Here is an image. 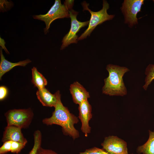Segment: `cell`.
Listing matches in <instances>:
<instances>
[{
	"label": "cell",
	"mask_w": 154,
	"mask_h": 154,
	"mask_svg": "<svg viewBox=\"0 0 154 154\" xmlns=\"http://www.w3.org/2000/svg\"><path fill=\"white\" fill-rule=\"evenodd\" d=\"M26 144L12 141L3 143L0 147V154H6L11 152L17 154L25 147Z\"/></svg>",
	"instance_id": "5bb4252c"
},
{
	"label": "cell",
	"mask_w": 154,
	"mask_h": 154,
	"mask_svg": "<svg viewBox=\"0 0 154 154\" xmlns=\"http://www.w3.org/2000/svg\"><path fill=\"white\" fill-rule=\"evenodd\" d=\"M8 94V90L7 88L4 86L0 87V100H4L7 96Z\"/></svg>",
	"instance_id": "44dd1931"
},
{
	"label": "cell",
	"mask_w": 154,
	"mask_h": 154,
	"mask_svg": "<svg viewBox=\"0 0 154 154\" xmlns=\"http://www.w3.org/2000/svg\"><path fill=\"white\" fill-rule=\"evenodd\" d=\"M56 93L57 100L54 110L50 117L43 119L42 122L47 125L55 124L60 126L64 135H69L74 140L80 136L79 132L74 127L78 122V118L63 105L59 91Z\"/></svg>",
	"instance_id": "6da1fadb"
},
{
	"label": "cell",
	"mask_w": 154,
	"mask_h": 154,
	"mask_svg": "<svg viewBox=\"0 0 154 154\" xmlns=\"http://www.w3.org/2000/svg\"><path fill=\"white\" fill-rule=\"evenodd\" d=\"M146 76L145 79V83L143 86L146 90L149 85L154 80V64H150L147 68L145 72Z\"/></svg>",
	"instance_id": "ac0fdd59"
},
{
	"label": "cell",
	"mask_w": 154,
	"mask_h": 154,
	"mask_svg": "<svg viewBox=\"0 0 154 154\" xmlns=\"http://www.w3.org/2000/svg\"><path fill=\"white\" fill-rule=\"evenodd\" d=\"M34 144L33 146L28 154H36L38 148L41 146L42 136L41 131L39 130L35 131L33 134Z\"/></svg>",
	"instance_id": "e0dca14e"
},
{
	"label": "cell",
	"mask_w": 154,
	"mask_h": 154,
	"mask_svg": "<svg viewBox=\"0 0 154 154\" xmlns=\"http://www.w3.org/2000/svg\"><path fill=\"white\" fill-rule=\"evenodd\" d=\"M37 98L42 105L44 106L55 107L57 102L56 93L52 94L45 88L38 90L36 92Z\"/></svg>",
	"instance_id": "7c38bea8"
},
{
	"label": "cell",
	"mask_w": 154,
	"mask_h": 154,
	"mask_svg": "<svg viewBox=\"0 0 154 154\" xmlns=\"http://www.w3.org/2000/svg\"><path fill=\"white\" fill-rule=\"evenodd\" d=\"M79 119L81 122V130L86 137L91 132L89 121L92 117V107L88 100L79 104L78 107Z\"/></svg>",
	"instance_id": "9c48e42d"
},
{
	"label": "cell",
	"mask_w": 154,
	"mask_h": 154,
	"mask_svg": "<svg viewBox=\"0 0 154 154\" xmlns=\"http://www.w3.org/2000/svg\"><path fill=\"white\" fill-rule=\"evenodd\" d=\"M143 0H125L121 9L124 17L125 23L130 27L138 24L137 13L141 11Z\"/></svg>",
	"instance_id": "52a82bcc"
},
{
	"label": "cell",
	"mask_w": 154,
	"mask_h": 154,
	"mask_svg": "<svg viewBox=\"0 0 154 154\" xmlns=\"http://www.w3.org/2000/svg\"><path fill=\"white\" fill-rule=\"evenodd\" d=\"M71 19V27L68 33L63 37L60 50L64 49L72 43H77L78 41L77 33L80 29L88 25L89 21L82 22L78 21L77 17L78 12L72 9L69 11Z\"/></svg>",
	"instance_id": "8992f818"
},
{
	"label": "cell",
	"mask_w": 154,
	"mask_h": 154,
	"mask_svg": "<svg viewBox=\"0 0 154 154\" xmlns=\"http://www.w3.org/2000/svg\"><path fill=\"white\" fill-rule=\"evenodd\" d=\"M106 69L108 72L109 75L104 80L102 93L110 96H123L126 95L127 91L123 77L129 70L125 67L112 64L107 65Z\"/></svg>",
	"instance_id": "7a4b0ae2"
},
{
	"label": "cell",
	"mask_w": 154,
	"mask_h": 154,
	"mask_svg": "<svg viewBox=\"0 0 154 154\" xmlns=\"http://www.w3.org/2000/svg\"><path fill=\"white\" fill-rule=\"evenodd\" d=\"M69 11L60 0H55L54 5L47 13L44 15H33V18L44 21L46 27L44 29V34L48 31L51 24L54 20L59 19L70 17Z\"/></svg>",
	"instance_id": "5b68a950"
},
{
	"label": "cell",
	"mask_w": 154,
	"mask_h": 154,
	"mask_svg": "<svg viewBox=\"0 0 154 154\" xmlns=\"http://www.w3.org/2000/svg\"><path fill=\"white\" fill-rule=\"evenodd\" d=\"M7 125H13L21 129L29 127L34 117L31 109H14L8 110L4 114Z\"/></svg>",
	"instance_id": "277c9868"
},
{
	"label": "cell",
	"mask_w": 154,
	"mask_h": 154,
	"mask_svg": "<svg viewBox=\"0 0 154 154\" xmlns=\"http://www.w3.org/2000/svg\"><path fill=\"white\" fill-rule=\"evenodd\" d=\"M83 10H87L91 14V17L86 29L78 38V40L86 38L87 37L90 36L93 30L98 25H100L107 21L112 20L114 17V15H109L107 10L109 8V5L107 1L103 0L102 9L97 12L92 11L88 7L89 4L85 1L81 4Z\"/></svg>",
	"instance_id": "3957f363"
},
{
	"label": "cell",
	"mask_w": 154,
	"mask_h": 154,
	"mask_svg": "<svg viewBox=\"0 0 154 154\" xmlns=\"http://www.w3.org/2000/svg\"><path fill=\"white\" fill-rule=\"evenodd\" d=\"M0 54L1 58L0 62V80H1L2 76L4 74L14 67L17 66H25L31 62V60L28 59L16 63H12L9 62L5 59L3 54L2 48H0Z\"/></svg>",
	"instance_id": "4fadbf2b"
},
{
	"label": "cell",
	"mask_w": 154,
	"mask_h": 154,
	"mask_svg": "<svg viewBox=\"0 0 154 154\" xmlns=\"http://www.w3.org/2000/svg\"><path fill=\"white\" fill-rule=\"evenodd\" d=\"M79 154H110L103 149L94 147L86 149L84 152H80Z\"/></svg>",
	"instance_id": "d6986e66"
},
{
	"label": "cell",
	"mask_w": 154,
	"mask_h": 154,
	"mask_svg": "<svg viewBox=\"0 0 154 154\" xmlns=\"http://www.w3.org/2000/svg\"><path fill=\"white\" fill-rule=\"evenodd\" d=\"M74 1L66 0L64 2V5L65 6L68 11L72 9Z\"/></svg>",
	"instance_id": "7402d4cb"
},
{
	"label": "cell",
	"mask_w": 154,
	"mask_h": 154,
	"mask_svg": "<svg viewBox=\"0 0 154 154\" xmlns=\"http://www.w3.org/2000/svg\"><path fill=\"white\" fill-rule=\"evenodd\" d=\"M21 129L13 125H7L5 128L1 141L3 143L12 141L26 144L27 139L23 134Z\"/></svg>",
	"instance_id": "30bf717a"
},
{
	"label": "cell",
	"mask_w": 154,
	"mask_h": 154,
	"mask_svg": "<svg viewBox=\"0 0 154 154\" xmlns=\"http://www.w3.org/2000/svg\"><path fill=\"white\" fill-rule=\"evenodd\" d=\"M32 82L35 86L37 88L38 90L45 88L47 84L46 79L37 70V68L34 67L32 69Z\"/></svg>",
	"instance_id": "2e32d148"
},
{
	"label": "cell",
	"mask_w": 154,
	"mask_h": 154,
	"mask_svg": "<svg viewBox=\"0 0 154 154\" xmlns=\"http://www.w3.org/2000/svg\"></svg>",
	"instance_id": "603a6c76"
},
{
	"label": "cell",
	"mask_w": 154,
	"mask_h": 154,
	"mask_svg": "<svg viewBox=\"0 0 154 154\" xmlns=\"http://www.w3.org/2000/svg\"><path fill=\"white\" fill-rule=\"evenodd\" d=\"M70 91L74 103L76 104H79L90 97L88 92L78 82L70 85Z\"/></svg>",
	"instance_id": "8fae6325"
},
{
	"label": "cell",
	"mask_w": 154,
	"mask_h": 154,
	"mask_svg": "<svg viewBox=\"0 0 154 154\" xmlns=\"http://www.w3.org/2000/svg\"><path fill=\"white\" fill-rule=\"evenodd\" d=\"M149 132V137L147 141L137 149L138 154H154V131Z\"/></svg>",
	"instance_id": "9a60e30c"
},
{
	"label": "cell",
	"mask_w": 154,
	"mask_h": 154,
	"mask_svg": "<svg viewBox=\"0 0 154 154\" xmlns=\"http://www.w3.org/2000/svg\"><path fill=\"white\" fill-rule=\"evenodd\" d=\"M101 145L102 149L110 154H128L126 142L117 136L105 137Z\"/></svg>",
	"instance_id": "ba28073f"
},
{
	"label": "cell",
	"mask_w": 154,
	"mask_h": 154,
	"mask_svg": "<svg viewBox=\"0 0 154 154\" xmlns=\"http://www.w3.org/2000/svg\"><path fill=\"white\" fill-rule=\"evenodd\" d=\"M36 154H58L55 151L49 149H46L40 146L38 149Z\"/></svg>",
	"instance_id": "ffe728a7"
}]
</instances>
